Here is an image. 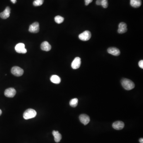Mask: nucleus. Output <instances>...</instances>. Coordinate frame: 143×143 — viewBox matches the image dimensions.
I'll return each instance as SVG.
<instances>
[{"label":"nucleus","mask_w":143,"mask_h":143,"mask_svg":"<svg viewBox=\"0 0 143 143\" xmlns=\"http://www.w3.org/2000/svg\"><path fill=\"white\" fill-rule=\"evenodd\" d=\"M92 36L91 33L89 31H85L79 35V38L83 41H87L90 39Z\"/></svg>","instance_id":"obj_4"},{"label":"nucleus","mask_w":143,"mask_h":143,"mask_svg":"<svg viewBox=\"0 0 143 143\" xmlns=\"http://www.w3.org/2000/svg\"><path fill=\"white\" fill-rule=\"evenodd\" d=\"M139 141L140 143H143V138H141L139 139Z\"/></svg>","instance_id":"obj_25"},{"label":"nucleus","mask_w":143,"mask_h":143,"mask_svg":"<svg viewBox=\"0 0 143 143\" xmlns=\"http://www.w3.org/2000/svg\"><path fill=\"white\" fill-rule=\"evenodd\" d=\"M41 49L44 51H49L51 49V46L48 42L45 41L42 43L41 46Z\"/></svg>","instance_id":"obj_14"},{"label":"nucleus","mask_w":143,"mask_h":143,"mask_svg":"<svg viewBox=\"0 0 143 143\" xmlns=\"http://www.w3.org/2000/svg\"><path fill=\"white\" fill-rule=\"evenodd\" d=\"M39 30V23L35 22L30 25L29 27V31L31 33H38Z\"/></svg>","instance_id":"obj_6"},{"label":"nucleus","mask_w":143,"mask_h":143,"mask_svg":"<svg viewBox=\"0 0 143 143\" xmlns=\"http://www.w3.org/2000/svg\"><path fill=\"white\" fill-rule=\"evenodd\" d=\"M11 73L13 75L16 76H22L24 74V70L20 67L15 66L12 68L11 69Z\"/></svg>","instance_id":"obj_3"},{"label":"nucleus","mask_w":143,"mask_h":143,"mask_svg":"<svg viewBox=\"0 0 143 143\" xmlns=\"http://www.w3.org/2000/svg\"><path fill=\"white\" fill-rule=\"evenodd\" d=\"M139 66V67L141 68L142 69L143 68V60H141L139 61L138 63Z\"/></svg>","instance_id":"obj_22"},{"label":"nucleus","mask_w":143,"mask_h":143,"mask_svg":"<svg viewBox=\"0 0 143 143\" xmlns=\"http://www.w3.org/2000/svg\"><path fill=\"white\" fill-rule=\"evenodd\" d=\"M101 5L104 8H107L108 6V1L107 0H102Z\"/></svg>","instance_id":"obj_21"},{"label":"nucleus","mask_w":143,"mask_h":143,"mask_svg":"<svg viewBox=\"0 0 143 143\" xmlns=\"http://www.w3.org/2000/svg\"><path fill=\"white\" fill-rule=\"evenodd\" d=\"M54 20L56 23L60 24L63 22L64 18L60 16H57L54 18Z\"/></svg>","instance_id":"obj_19"},{"label":"nucleus","mask_w":143,"mask_h":143,"mask_svg":"<svg viewBox=\"0 0 143 143\" xmlns=\"http://www.w3.org/2000/svg\"><path fill=\"white\" fill-rule=\"evenodd\" d=\"M10 8L8 6L5 9L3 12H1L0 14V17L3 19H6L10 17Z\"/></svg>","instance_id":"obj_11"},{"label":"nucleus","mask_w":143,"mask_h":143,"mask_svg":"<svg viewBox=\"0 0 143 143\" xmlns=\"http://www.w3.org/2000/svg\"><path fill=\"white\" fill-rule=\"evenodd\" d=\"M127 31V28L126 24L123 22L120 23L119 25L118 33L121 34H124Z\"/></svg>","instance_id":"obj_12"},{"label":"nucleus","mask_w":143,"mask_h":143,"mask_svg":"<svg viewBox=\"0 0 143 143\" xmlns=\"http://www.w3.org/2000/svg\"><path fill=\"white\" fill-rule=\"evenodd\" d=\"M53 134L54 137V141L55 142H60L62 139V136L61 134L57 131H53Z\"/></svg>","instance_id":"obj_15"},{"label":"nucleus","mask_w":143,"mask_h":143,"mask_svg":"<svg viewBox=\"0 0 143 143\" xmlns=\"http://www.w3.org/2000/svg\"><path fill=\"white\" fill-rule=\"evenodd\" d=\"M112 127L117 130H121L122 129L124 126V124L123 122L117 121L114 122L112 124Z\"/></svg>","instance_id":"obj_10"},{"label":"nucleus","mask_w":143,"mask_h":143,"mask_svg":"<svg viewBox=\"0 0 143 143\" xmlns=\"http://www.w3.org/2000/svg\"><path fill=\"white\" fill-rule=\"evenodd\" d=\"M15 49L19 53L25 54L27 52L25 48V45L23 43H19L17 44L15 47Z\"/></svg>","instance_id":"obj_5"},{"label":"nucleus","mask_w":143,"mask_h":143,"mask_svg":"<svg viewBox=\"0 0 143 143\" xmlns=\"http://www.w3.org/2000/svg\"><path fill=\"white\" fill-rule=\"evenodd\" d=\"M16 94V91L13 88H9L6 90L5 95L8 97H13Z\"/></svg>","instance_id":"obj_8"},{"label":"nucleus","mask_w":143,"mask_h":143,"mask_svg":"<svg viewBox=\"0 0 143 143\" xmlns=\"http://www.w3.org/2000/svg\"><path fill=\"white\" fill-rule=\"evenodd\" d=\"M130 4L133 7L138 8L141 5V0H130Z\"/></svg>","instance_id":"obj_16"},{"label":"nucleus","mask_w":143,"mask_h":143,"mask_svg":"<svg viewBox=\"0 0 143 143\" xmlns=\"http://www.w3.org/2000/svg\"><path fill=\"white\" fill-rule=\"evenodd\" d=\"M78 99L77 98H74L71 100L70 102V105L73 107H76L78 105Z\"/></svg>","instance_id":"obj_18"},{"label":"nucleus","mask_w":143,"mask_h":143,"mask_svg":"<svg viewBox=\"0 0 143 143\" xmlns=\"http://www.w3.org/2000/svg\"><path fill=\"white\" fill-rule=\"evenodd\" d=\"M107 51L109 53L112 55L118 56L120 54V51L116 47H110L107 49Z\"/></svg>","instance_id":"obj_13"},{"label":"nucleus","mask_w":143,"mask_h":143,"mask_svg":"<svg viewBox=\"0 0 143 143\" xmlns=\"http://www.w3.org/2000/svg\"><path fill=\"white\" fill-rule=\"evenodd\" d=\"M36 115L37 112L35 110L30 109L25 110L23 115V117L25 119L27 120L34 118Z\"/></svg>","instance_id":"obj_2"},{"label":"nucleus","mask_w":143,"mask_h":143,"mask_svg":"<svg viewBox=\"0 0 143 143\" xmlns=\"http://www.w3.org/2000/svg\"><path fill=\"white\" fill-rule=\"evenodd\" d=\"M122 85L125 90H130L134 88L135 84L132 81L126 78H124L122 80Z\"/></svg>","instance_id":"obj_1"},{"label":"nucleus","mask_w":143,"mask_h":143,"mask_svg":"<svg viewBox=\"0 0 143 143\" xmlns=\"http://www.w3.org/2000/svg\"><path fill=\"white\" fill-rule=\"evenodd\" d=\"M2 110H1L0 109V116H1V114H2Z\"/></svg>","instance_id":"obj_27"},{"label":"nucleus","mask_w":143,"mask_h":143,"mask_svg":"<svg viewBox=\"0 0 143 143\" xmlns=\"http://www.w3.org/2000/svg\"><path fill=\"white\" fill-rule=\"evenodd\" d=\"M44 0H35L33 3V5L34 6H40L43 5Z\"/></svg>","instance_id":"obj_20"},{"label":"nucleus","mask_w":143,"mask_h":143,"mask_svg":"<svg viewBox=\"0 0 143 143\" xmlns=\"http://www.w3.org/2000/svg\"><path fill=\"white\" fill-rule=\"evenodd\" d=\"M10 1H11V2H12L13 4H15V3H16L17 1V0H10Z\"/></svg>","instance_id":"obj_26"},{"label":"nucleus","mask_w":143,"mask_h":143,"mask_svg":"<svg viewBox=\"0 0 143 143\" xmlns=\"http://www.w3.org/2000/svg\"><path fill=\"white\" fill-rule=\"evenodd\" d=\"M79 119L81 122L85 125L88 124L90 121V117L86 114L81 115Z\"/></svg>","instance_id":"obj_9"},{"label":"nucleus","mask_w":143,"mask_h":143,"mask_svg":"<svg viewBox=\"0 0 143 143\" xmlns=\"http://www.w3.org/2000/svg\"><path fill=\"white\" fill-rule=\"evenodd\" d=\"M81 64V60L79 57L74 59L71 64L72 68L73 69H77L80 68Z\"/></svg>","instance_id":"obj_7"},{"label":"nucleus","mask_w":143,"mask_h":143,"mask_svg":"<svg viewBox=\"0 0 143 143\" xmlns=\"http://www.w3.org/2000/svg\"><path fill=\"white\" fill-rule=\"evenodd\" d=\"M96 4L97 5H101L102 3V0H97L96 2Z\"/></svg>","instance_id":"obj_24"},{"label":"nucleus","mask_w":143,"mask_h":143,"mask_svg":"<svg viewBox=\"0 0 143 143\" xmlns=\"http://www.w3.org/2000/svg\"><path fill=\"white\" fill-rule=\"evenodd\" d=\"M93 1V0H85V5L86 6H88L90 3H92Z\"/></svg>","instance_id":"obj_23"},{"label":"nucleus","mask_w":143,"mask_h":143,"mask_svg":"<svg viewBox=\"0 0 143 143\" xmlns=\"http://www.w3.org/2000/svg\"><path fill=\"white\" fill-rule=\"evenodd\" d=\"M50 80L51 82L53 83H56V84H59L61 82V78L56 75L52 76L50 78Z\"/></svg>","instance_id":"obj_17"}]
</instances>
